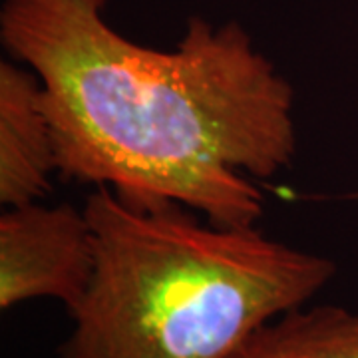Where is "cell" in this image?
<instances>
[{
  "mask_svg": "<svg viewBox=\"0 0 358 358\" xmlns=\"http://www.w3.org/2000/svg\"><path fill=\"white\" fill-rule=\"evenodd\" d=\"M108 0H2L0 42L36 72L58 176L257 227V181L296 154L294 90L235 20L193 16L173 50L108 24Z\"/></svg>",
  "mask_w": 358,
  "mask_h": 358,
  "instance_id": "6da1fadb",
  "label": "cell"
},
{
  "mask_svg": "<svg viewBox=\"0 0 358 358\" xmlns=\"http://www.w3.org/2000/svg\"><path fill=\"white\" fill-rule=\"evenodd\" d=\"M84 211L96 268L56 358H229L336 275L329 257L173 199L128 201L96 185Z\"/></svg>",
  "mask_w": 358,
  "mask_h": 358,
  "instance_id": "7a4b0ae2",
  "label": "cell"
},
{
  "mask_svg": "<svg viewBox=\"0 0 358 358\" xmlns=\"http://www.w3.org/2000/svg\"><path fill=\"white\" fill-rule=\"evenodd\" d=\"M96 241L86 211L40 201L6 207L0 215V308L56 299L70 313L88 291Z\"/></svg>",
  "mask_w": 358,
  "mask_h": 358,
  "instance_id": "3957f363",
  "label": "cell"
},
{
  "mask_svg": "<svg viewBox=\"0 0 358 358\" xmlns=\"http://www.w3.org/2000/svg\"><path fill=\"white\" fill-rule=\"evenodd\" d=\"M58 173L42 82L18 60L0 62V201L4 207L46 197Z\"/></svg>",
  "mask_w": 358,
  "mask_h": 358,
  "instance_id": "277c9868",
  "label": "cell"
},
{
  "mask_svg": "<svg viewBox=\"0 0 358 358\" xmlns=\"http://www.w3.org/2000/svg\"><path fill=\"white\" fill-rule=\"evenodd\" d=\"M229 358H358V313L308 303L291 308L259 327Z\"/></svg>",
  "mask_w": 358,
  "mask_h": 358,
  "instance_id": "5b68a950",
  "label": "cell"
}]
</instances>
